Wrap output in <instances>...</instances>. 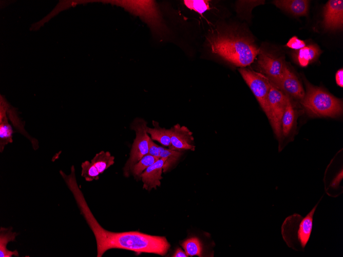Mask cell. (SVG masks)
Listing matches in <instances>:
<instances>
[{
    "instance_id": "obj_5",
    "label": "cell",
    "mask_w": 343,
    "mask_h": 257,
    "mask_svg": "<svg viewBox=\"0 0 343 257\" xmlns=\"http://www.w3.org/2000/svg\"><path fill=\"white\" fill-rule=\"evenodd\" d=\"M113 3L139 16L156 34L166 31L161 13L154 1H118Z\"/></svg>"
},
{
    "instance_id": "obj_17",
    "label": "cell",
    "mask_w": 343,
    "mask_h": 257,
    "mask_svg": "<svg viewBox=\"0 0 343 257\" xmlns=\"http://www.w3.org/2000/svg\"><path fill=\"white\" fill-rule=\"evenodd\" d=\"M153 123L154 128L147 127L146 130L147 133L150 135V138L163 146L169 147L171 145L170 129L161 127L155 121Z\"/></svg>"
},
{
    "instance_id": "obj_14",
    "label": "cell",
    "mask_w": 343,
    "mask_h": 257,
    "mask_svg": "<svg viewBox=\"0 0 343 257\" xmlns=\"http://www.w3.org/2000/svg\"><path fill=\"white\" fill-rule=\"evenodd\" d=\"M8 105L1 96L0 109V151L2 152L8 144L12 142L13 130L11 125L8 123L6 116V112Z\"/></svg>"
},
{
    "instance_id": "obj_19",
    "label": "cell",
    "mask_w": 343,
    "mask_h": 257,
    "mask_svg": "<svg viewBox=\"0 0 343 257\" xmlns=\"http://www.w3.org/2000/svg\"><path fill=\"white\" fill-rule=\"evenodd\" d=\"M321 53L318 46L309 45L299 50L297 59L300 66L307 67L311 62L316 59Z\"/></svg>"
},
{
    "instance_id": "obj_10",
    "label": "cell",
    "mask_w": 343,
    "mask_h": 257,
    "mask_svg": "<svg viewBox=\"0 0 343 257\" xmlns=\"http://www.w3.org/2000/svg\"><path fill=\"white\" fill-rule=\"evenodd\" d=\"M171 145L170 150L183 151L189 150L194 151V139L193 132L185 126L179 124L174 125L170 129Z\"/></svg>"
},
{
    "instance_id": "obj_7",
    "label": "cell",
    "mask_w": 343,
    "mask_h": 257,
    "mask_svg": "<svg viewBox=\"0 0 343 257\" xmlns=\"http://www.w3.org/2000/svg\"><path fill=\"white\" fill-rule=\"evenodd\" d=\"M239 71L269 119L270 113L268 94L271 88V81L261 73L245 67L240 68Z\"/></svg>"
},
{
    "instance_id": "obj_22",
    "label": "cell",
    "mask_w": 343,
    "mask_h": 257,
    "mask_svg": "<svg viewBox=\"0 0 343 257\" xmlns=\"http://www.w3.org/2000/svg\"><path fill=\"white\" fill-rule=\"evenodd\" d=\"M181 246L187 256H201L202 255V246L197 237L194 236L183 241Z\"/></svg>"
},
{
    "instance_id": "obj_8",
    "label": "cell",
    "mask_w": 343,
    "mask_h": 257,
    "mask_svg": "<svg viewBox=\"0 0 343 257\" xmlns=\"http://www.w3.org/2000/svg\"><path fill=\"white\" fill-rule=\"evenodd\" d=\"M288 95L276 87L271 82V88L268 94L270 108V122L274 132L279 141L280 149L282 141L281 120L287 105Z\"/></svg>"
},
{
    "instance_id": "obj_18",
    "label": "cell",
    "mask_w": 343,
    "mask_h": 257,
    "mask_svg": "<svg viewBox=\"0 0 343 257\" xmlns=\"http://www.w3.org/2000/svg\"><path fill=\"white\" fill-rule=\"evenodd\" d=\"M294 120L295 111L290 100V97L288 95L287 105L281 120L282 137H287L289 135L293 126ZM281 147L279 151L280 150Z\"/></svg>"
},
{
    "instance_id": "obj_16",
    "label": "cell",
    "mask_w": 343,
    "mask_h": 257,
    "mask_svg": "<svg viewBox=\"0 0 343 257\" xmlns=\"http://www.w3.org/2000/svg\"><path fill=\"white\" fill-rule=\"evenodd\" d=\"M18 233L12 231V227H2L0 228V256L12 257L18 256V251L15 250L11 251L7 249V245L10 242L15 241V238Z\"/></svg>"
},
{
    "instance_id": "obj_24",
    "label": "cell",
    "mask_w": 343,
    "mask_h": 257,
    "mask_svg": "<svg viewBox=\"0 0 343 257\" xmlns=\"http://www.w3.org/2000/svg\"><path fill=\"white\" fill-rule=\"evenodd\" d=\"M81 175L86 181L90 182L99 179L100 174L91 162L86 161L81 164Z\"/></svg>"
},
{
    "instance_id": "obj_26",
    "label": "cell",
    "mask_w": 343,
    "mask_h": 257,
    "mask_svg": "<svg viewBox=\"0 0 343 257\" xmlns=\"http://www.w3.org/2000/svg\"><path fill=\"white\" fill-rule=\"evenodd\" d=\"M286 46L293 49L299 50L306 46V43L297 36H294L290 38Z\"/></svg>"
},
{
    "instance_id": "obj_6",
    "label": "cell",
    "mask_w": 343,
    "mask_h": 257,
    "mask_svg": "<svg viewBox=\"0 0 343 257\" xmlns=\"http://www.w3.org/2000/svg\"><path fill=\"white\" fill-rule=\"evenodd\" d=\"M147 122L141 118H137L130 124V129L136 132V137L131 148L130 156L123 168L124 174L128 177L133 166L143 156L148 153V140Z\"/></svg>"
},
{
    "instance_id": "obj_29",
    "label": "cell",
    "mask_w": 343,
    "mask_h": 257,
    "mask_svg": "<svg viewBox=\"0 0 343 257\" xmlns=\"http://www.w3.org/2000/svg\"><path fill=\"white\" fill-rule=\"evenodd\" d=\"M173 257H187L185 252L182 250L180 248H178L173 255Z\"/></svg>"
},
{
    "instance_id": "obj_15",
    "label": "cell",
    "mask_w": 343,
    "mask_h": 257,
    "mask_svg": "<svg viewBox=\"0 0 343 257\" xmlns=\"http://www.w3.org/2000/svg\"><path fill=\"white\" fill-rule=\"evenodd\" d=\"M273 3L278 8L284 9L296 16L306 15L309 8V1L278 0Z\"/></svg>"
},
{
    "instance_id": "obj_25",
    "label": "cell",
    "mask_w": 343,
    "mask_h": 257,
    "mask_svg": "<svg viewBox=\"0 0 343 257\" xmlns=\"http://www.w3.org/2000/svg\"><path fill=\"white\" fill-rule=\"evenodd\" d=\"M185 6L189 9L194 10L199 14H202L210 9L208 1L206 0H185Z\"/></svg>"
},
{
    "instance_id": "obj_28",
    "label": "cell",
    "mask_w": 343,
    "mask_h": 257,
    "mask_svg": "<svg viewBox=\"0 0 343 257\" xmlns=\"http://www.w3.org/2000/svg\"><path fill=\"white\" fill-rule=\"evenodd\" d=\"M335 81L338 86L343 87V69H339L335 74Z\"/></svg>"
},
{
    "instance_id": "obj_2",
    "label": "cell",
    "mask_w": 343,
    "mask_h": 257,
    "mask_svg": "<svg viewBox=\"0 0 343 257\" xmlns=\"http://www.w3.org/2000/svg\"><path fill=\"white\" fill-rule=\"evenodd\" d=\"M208 41L213 53L240 68L251 65L260 51L253 39L233 29L217 30Z\"/></svg>"
},
{
    "instance_id": "obj_20",
    "label": "cell",
    "mask_w": 343,
    "mask_h": 257,
    "mask_svg": "<svg viewBox=\"0 0 343 257\" xmlns=\"http://www.w3.org/2000/svg\"><path fill=\"white\" fill-rule=\"evenodd\" d=\"M90 162L101 174L115 163V157L108 151H102L97 153Z\"/></svg>"
},
{
    "instance_id": "obj_4",
    "label": "cell",
    "mask_w": 343,
    "mask_h": 257,
    "mask_svg": "<svg viewBox=\"0 0 343 257\" xmlns=\"http://www.w3.org/2000/svg\"><path fill=\"white\" fill-rule=\"evenodd\" d=\"M306 91L300 101L307 113L311 116L337 117L342 112V101L304 80Z\"/></svg>"
},
{
    "instance_id": "obj_12",
    "label": "cell",
    "mask_w": 343,
    "mask_h": 257,
    "mask_svg": "<svg viewBox=\"0 0 343 257\" xmlns=\"http://www.w3.org/2000/svg\"><path fill=\"white\" fill-rule=\"evenodd\" d=\"M289 96L301 101L305 91L297 76L287 66L285 67L283 77L277 87Z\"/></svg>"
},
{
    "instance_id": "obj_9",
    "label": "cell",
    "mask_w": 343,
    "mask_h": 257,
    "mask_svg": "<svg viewBox=\"0 0 343 257\" xmlns=\"http://www.w3.org/2000/svg\"><path fill=\"white\" fill-rule=\"evenodd\" d=\"M257 64L261 73L277 87L284 74L286 64L282 58H277L273 54L260 50Z\"/></svg>"
},
{
    "instance_id": "obj_23",
    "label": "cell",
    "mask_w": 343,
    "mask_h": 257,
    "mask_svg": "<svg viewBox=\"0 0 343 257\" xmlns=\"http://www.w3.org/2000/svg\"><path fill=\"white\" fill-rule=\"evenodd\" d=\"M159 159V158L148 154L145 155L133 166L131 173L136 178L140 179V176L143 172Z\"/></svg>"
},
{
    "instance_id": "obj_27",
    "label": "cell",
    "mask_w": 343,
    "mask_h": 257,
    "mask_svg": "<svg viewBox=\"0 0 343 257\" xmlns=\"http://www.w3.org/2000/svg\"><path fill=\"white\" fill-rule=\"evenodd\" d=\"M148 154L160 159L159 146L156 144L150 137L148 140Z\"/></svg>"
},
{
    "instance_id": "obj_21",
    "label": "cell",
    "mask_w": 343,
    "mask_h": 257,
    "mask_svg": "<svg viewBox=\"0 0 343 257\" xmlns=\"http://www.w3.org/2000/svg\"><path fill=\"white\" fill-rule=\"evenodd\" d=\"M160 158H166V160L163 166V172H167L178 161L183 151L170 150L164 147L159 146Z\"/></svg>"
},
{
    "instance_id": "obj_11",
    "label": "cell",
    "mask_w": 343,
    "mask_h": 257,
    "mask_svg": "<svg viewBox=\"0 0 343 257\" xmlns=\"http://www.w3.org/2000/svg\"><path fill=\"white\" fill-rule=\"evenodd\" d=\"M323 25L327 30H334L342 28L343 1L330 0L323 8Z\"/></svg>"
},
{
    "instance_id": "obj_3",
    "label": "cell",
    "mask_w": 343,
    "mask_h": 257,
    "mask_svg": "<svg viewBox=\"0 0 343 257\" xmlns=\"http://www.w3.org/2000/svg\"><path fill=\"white\" fill-rule=\"evenodd\" d=\"M323 196L305 216L294 213L287 217L283 222L281 235L289 248L297 251H304L312 233L314 213Z\"/></svg>"
},
{
    "instance_id": "obj_1",
    "label": "cell",
    "mask_w": 343,
    "mask_h": 257,
    "mask_svg": "<svg viewBox=\"0 0 343 257\" xmlns=\"http://www.w3.org/2000/svg\"><path fill=\"white\" fill-rule=\"evenodd\" d=\"M61 175L72 192L81 213L93 232L97 243V257H102L107 250L121 249L141 253H154L163 256L170 248L166 237L151 235L139 231L115 232L108 231L97 221L80 189L76 180L74 166L69 175L60 170Z\"/></svg>"
},
{
    "instance_id": "obj_13",
    "label": "cell",
    "mask_w": 343,
    "mask_h": 257,
    "mask_svg": "<svg viewBox=\"0 0 343 257\" xmlns=\"http://www.w3.org/2000/svg\"><path fill=\"white\" fill-rule=\"evenodd\" d=\"M166 159L160 158L153 165L146 168L141 174L140 179L143 182V188L150 191L157 189L161 185L163 177V166Z\"/></svg>"
}]
</instances>
